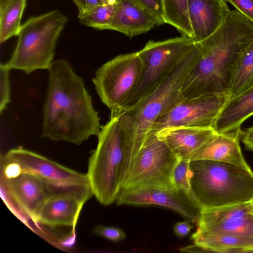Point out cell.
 Here are the masks:
<instances>
[{"instance_id":"4dcf8cb0","label":"cell","mask_w":253,"mask_h":253,"mask_svg":"<svg viewBox=\"0 0 253 253\" xmlns=\"http://www.w3.org/2000/svg\"><path fill=\"white\" fill-rule=\"evenodd\" d=\"M191 221L177 222L173 226L175 234L180 238L186 236L194 227Z\"/></svg>"},{"instance_id":"f546056e","label":"cell","mask_w":253,"mask_h":253,"mask_svg":"<svg viewBox=\"0 0 253 253\" xmlns=\"http://www.w3.org/2000/svg\"><path fill=\"white\" fill-rule=\"evenodd\" d=\"M253 22V0H225Z\"/></svg>"},{"instance_id":"277c9868","label":"cell","mask_w":253,"mask_h":253,"mask_svg":"<svg viewBox=\"0 0 253 253\" xmlns=\"http://www.w3.org/2000/svg\"><path fill=\"white\" fill-rule=\"evenodd\" d=\"M193 205L199 210L253 200V171L234 164L210 160L190 161Z\"/></svg>"},{"instance_id":"8992f818","label":"cell","mask_w":253,"mask_h":253,"mask_svg":"<svg viewBox=\"0 0 253 253\" xmlns=\"http://www.w3.org/2000/svg\"><path fill=\"white\" fill-rule=\"evenodd\" d=\"M67 21V16L57 10L29 19L20 27L16 48L5 66L28 74L38 69L48 70Z\"/></svg>"},{"instance_id":"7c38bea8","label":"cell","mask_w":253,"mask_h":253,"mask_svg":"<svg viewBox=\"0 0 253 253\" xmlns=\"http://www.w3.org/2000/svg\"><path fill=\"white\" fill-rule=\"evenodd\" d=\"M1 181L7 196L35 222H38L45 202L55 195L48 183L30 172L20 171L8 176L1 174Z\"/></svg>"},{"instance_id":"2e32d148","label":"cell","mask_w":253,"mask_h":253,"mask_svg":"<svg viewBox=\"0 0 253 253\" xmlns=\"http://www.w3.org/2000/svg\"><path fill=\"white\" fill-rule=\"evenodd\" d=\"M180 191L157 188L121 190L116 200L118 205H158L170 208L192 222L198 217L180 196Z\"/></svg>"},{"instance_id":"5bb4252c","label":"cell","mask_w":253,"mask_h":253,"mask_svg":"<svg viewBox=\"0 0 253 253\" xmlns=\"http://www.w3.org/2000/svg\"><path fill=\"white\" fill-rule=\"evenodd\" d=\"M192 40L199 42L213 33L231 10L225 0H187Z\"/></svg>"},{"instance_id":"83f0119b","label":"cell","mask_w":253,"mask_h":253,"mask_svg":"<svg viewBox=\"0 0 253 253\" xmlns=\"http://www.w3.org/2000/svg\"><path fill=\"white\" fill-rule=\"evenodd\" d=\"M93 232L98 236L114 242H120L126 237V233L121 229L114 226L98 225L94 229Z\"/></svg>"},{"instance_id":"603a6c76","label":"cell","mask_w":253,"mask_h":253,"mask_svg":"<svg viewBox=\"0 0 253 253\" xmlns=\"http://www.w3.org/2000/svg\"><path fill=\"white\" fill-rule=\"evenodd\" d=\"M26 0H0V42L17 36Z\"/></svg>"},{"instance_id":"3957f363","label":"cell","mask_w":253,"mask_h":253,"mask_svg":"<svg viewBox=\"0 0 253 253\" xmlns=\"http://www.w3.org/2000/svg\"><path fill=\"white\" fill-rule=\"evenodd\" d=\"M200 55V48L195 43L167 79L155 90L134 107L123 110L117 115L126 140L121 173L122 184L155 121L182 98L183 84Z\"/></svg>"},{"instance_id":"5b68a950","label":"cell","mask_w":253,"mask_h":253,"mask_svg":"<svg viewBox=\"0 0 253 253\" xmlns=\"http://www.w3.org/2000/svg\"><path fill=\"white\" fill-rule=\"evenodd\" d=\"M98 143L89 158L86 173L93 195L101 204L116 201L121 190V173L126 150L125 134L118 116L101 126Z\"/></svg>"},{"instance_id":"7402d4cb","label":"cell","mask_w":253,"mask_h":253,"mask_svg":"<svg viewBox=\"0 0 253 253\" xmlns=\"http://www.w3.org/2000/svg\"><path fill=\"white\" fill-rule=\"evenodd\" d=\"M253 86V39L238 59L233 69L227 94L234 97Z\"/></svg>"},{"instance_id":"d6986e66","label":"cell","mask_w":253,"mask_h":253,"mask_svg":"<svg viewBox=\"0 0 253 253\" xmlns=\"http://www.w3.org/2000/svg\"><path fill=\"white\" fill-rule=\"evenodd\" d=\"M241 130L230 132H216L191 160H210L234 164L250 169L240 145Z\"/></svg>"},{"instance_id":"8fae6325","label":"cell","mask_w":253,"mask_h":253,"mask_svg":"<svg viewBox=\"0 0 253 253\" xmlns=\"http://www.w3.org/2000/svg\"><path fill=\"white\" fill-rule=\"evenodd\" d=\"M228 99L226 93H209L182 98L155 121L149 135L173 127L212 128Z\"/></svg>"},{"instance_id":"7a4b0ae2","label":"cell","mask_w":253,"mask_h":253,"mask_svg":"<svg viewBox=\"0 0 253 253\" xmlns=\"http://www.w3.org/2000/svg\"><path fill=\"white\" fill-rule=\"evenodd\" d=\"M253 39V22L237 9L211 35L198 42L200 57L182 87V98L227 93L241 54Z\"/></svg>"},{"instance_id":"4316f807","label":"cell","mask_w":253,"mask_h":253,"mask_svg":"<svg viewBox=\"0 0 253 253\" xmlns=\"http://www.w3.org/2000/svg\"><path fill=\"white\" fill-rule=\"evenodd\" d=\"M9 69L4 64L0 65V113L10 102Z\"/></svg>"},{"instance_id":"6da1fadb","label":"cell","mask_w":253,"mask_h":253,"mask_svg":"<svg viewBox=\"0 0 253 253\" xmlns=\"http://www.w3.org/2000/svg\"><path fill=\"white\" fill-rule=\"evenodd\" d=\"M43 108L42 136L56 141L80 145L98 136V112L84 82L64 59L53 61Z\"/></svg>"},{"instance_id":"52a82bcc","label":"cell","mask_w":253,"mask_h":253,"mask_svg":"<svg viewBox=\"0 0 253 253\" xmlns=\"http://www.w3.org/2000/svg\"><path fill=\"white\" fill-rule=\"evenodd\" d=\"M1 168V173L6 176L24 171L39 176L50 184L56 195L73 194L87 200L93 195L86 174L24 148L9 150L3 156Z\"/></svg>"},{"instance_id":"1f68e13d","label":"cell","mask_w":253,"mask_h":253,"mask_svg":"<svg viewBox=\"0 0 253 253\" xmlns=\"http://www.w3.org/2000/svg\"><path fill=\"white\" fill-rule=\"evenodd\" d=\"M242 141L246 147L253 151V126L242 132Z\"/></svg>"},{"instance_id":"836d02e7","label":"cell","mask_w":253,"mask_h":253,"mask_svg":"<svg viewBox=\"0 0 253 253\" xmlns=\"http://www.w3.org/2000/svg\"><path fill=\"white\" fill-rule=\"evenodd\" d=\"M75 3L76 4L78 11H79V16L83 15L85 10V5L84 0H73Z\"/></svg>"},{"instance_id":"f1b7e54d","label":"cell","mask_w":253,"mask_h":253,"mask_svg":"<svg viewBox=\"0 0 253 253\" xmlns=\"http://www.w3.org/2000/svg\"><path fill=\"white\" fill-rule=\"evenodd\" d=\"M150 13L157 19V25L164 24L161 0H132Z\"/></svg>"},{"instance_id":"d4e9b609","label":"cell","mask_w":253,"mask_h":253,"mask_svg":"<svg viewBox=\"0 0 253 253\" xmlns=\"http://www.w3.org/2000/svg\"><path fill=\"white\" fill-rule=\"evenodd\" d=\"M118 0L97 5L79 16L80 22L98 30H106L115 14Z\"/></svg>"},{"instance_id":"ba28073f","label":"cell","mask_w":253,"mask_h":253,"mask_svg":"<svg viewBox=\"0 0 253 253\" xmlns=\"http://www.w3.org/2000/svg\"><path fill=\"white\" fill-rule=\"evenodd\" d=\"M194 45L191 38L182 35L163 41H149L137 52L142 63L141 78L121 112L134 107L149 95L167 79Z\"/></svg>"},{"instance_id":"30bf717a","label":"cell","mask_w":253,"mask_h":253,"mask_svg":"<svg viewBox=\"0 0 253 253\" xmlns=\"http://www.w3.org/2000/svg\"><path fill=\"white\" fill-rule=\"evenodd\" d=\"M142 63L137 52L119 55L96 71L92 79L97 93L111 111L119 114L137 86Z\"/></svg>"},{"instance_id":"9c48e42d","label":"cell","mask_w":253,"mask_h":253,"mask_svg":"<svg viewBox=\"0 0 253 253\" xmlns=\"http://www.w3.org/2000/svg\"><path fill=\"white\" fill-rule=\"evenodd\" d=\"M180 160L155 134L149 135L134 159L121 190L157 188L179 191L172 181Z\"/></svg>"},{"instance_id":"d6a6232c","label":"cell","mask_w":253,"mask_h":253,"mask_svg":"<svg viewBox=\"0 0 253 253\" xmlns=\"http://www.w3.org/2000/svg\"><path fill=\"white\" fill-rule=\"evenodd\" d=\"M111 0L107 1L106 0H84L85 10V12L91 10L95 6L104 3L108 2Z\"/></svg>"},{"instance_id":"44dd1931","label":"cell","mask_w":253,"mask_h":253,"mask_svg":"<svg viewBox=\"0 0 253 253\" xmlns=\"http://www.w3.org/2000/svg\"><path fill=\"white\" fill-rule=\"evenodd\" d=\"M191 239L204 252L253 253V238L243 235L197 229Z\"/></svg>"},{"instance_id":"ffe728a7","label":"cell","mask_w":253,"mask_h":253,"mask_svg":"<svg viewBox=\"0 0 253 253\" xmlns=\"http://www.w3.org/2000/svg\"><path fill=\"white\" fill-rule=\"evenodd\" d=\"M253 115V86L228 99L220 111L212 128L216 132L241 130L242 124Z\"/></svg>"},{"instance_id":"9a60e30c","label":"cell","mask_w":253,"mask_h":253,"mask_svg":"<svg viewBox=\"0 0 253 253\" xmlns=\"http://www.w3.org/2000/svg\"><path fill=\"white\" fill-rule=\"evenodd\" d=\"M215 133L212 128L179 126L164 128L154 134L180 160L191 161Z\"/></svg>"},{"instance_id":"ac0fdd59","label":"cell","mask_w":253,"mask_h":253,"mask_svg":"<svg viewBox=\"0 0 253 253\" xmlns=\"http://www.w3.org/2000/svg\"><path fill=\"white\" fill-rule=\"evenodd\" d=\"M86 199L78 195L64 194L54 196L44 204L38 222L50 227H75Z\"/></svg>"},{"instance_id":"4fadbf2b","label":"cell","mask_w":253,"mask_h":253,"mask_svg":"<svg viewBox=\"0 0 253 253\" xmlns=\"http://www.w3.org/2000/svg\"><path fill=\"white\" fill-rule=\"evenodd\" d=\"M197 222V229L200 231L235 234L253 238L251 202L200 210Z\"/></svg>"},{"instance_id":"cb8c5ba5","label":"cell","mask_w":253,"mask_h":253,"mask_svg":"<svg viewBox=\"0 0 253 253\" xmlns=\"http://www.w3.org/2000/svg\"><path fill=\"white\" fill-rule=\"evenodd\" d=\"M164 24L174 27L181 34L190 38L193 31L188 10L187 0H161Z\"/></svg>"},{"instance_id":"e575fe53","label":"cell","mask_w":253,"mask_h":253,"mask_svg":"<svg viewBox=\"0 0 253 253\" xmlns=\"http://www.w3.org/2000/svg\"><path fill=\"white\" fill-rule=\"evenodd\" d=\"M251 211L253 213V200L251 202Z\"/></svg>"},{"instance_id":"d590c367","label":"cell","mask_w":253,"mask_h":253,"mask_svg":"<svg viewBox=\"0 0 253 253\" xmlns=\"http://www.w3.org/2000/svg\"><path fill=\"white\" fill-rule=\"evenodd\" d=\"M106 0L108 1V0Z\"/></svg>"},{"instance_id":"484cf974","label":"cell","mask_w":253,"mask_h":253,"mask_svg":"<svg viewBox=\"0 0 253 253\" xmlns=\"http://www.w3.org/2000/svg\"><path fill=\"white\" fill-rule=\"evenodd\" d=\"M190 160H179L172 174L173 183L175 188L184 194L193 204V197L190 184Z\"/></svg>"},{"instance_id":"e0dca14e","label":"cell","mask_w":253,"mask_h":253,"mask_svg":"<svg viewBox=\"0 0 253 253\" xmlns=\"http://www.w3.org/2000/svg\"><path fill=\"white\" fill-rule=\"evenodd\" d=\"M156 25V18L133 0H118L115 14L106 30L133 37L149 31Z\"/></svg>"}]
</instances>
